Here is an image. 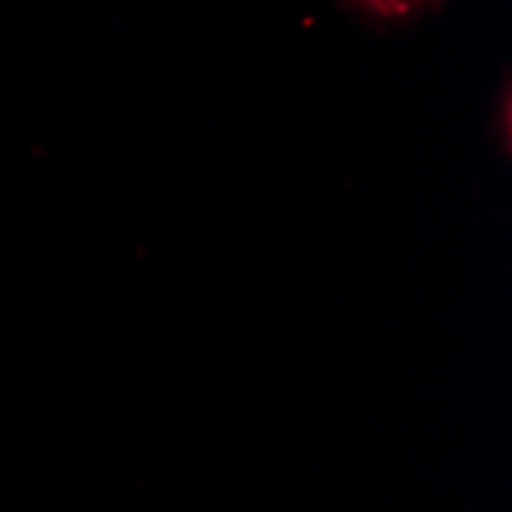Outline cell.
<instances>
[{
	"mask_svg": "<svg viewBox=\"0 0 512 512\" xmlns=\"http://www.w3.org/2000/svg\"><path fill=\"white\" fill-rule=\"evenodd\" d=\"M408 4H424V0H408Z\"/></svg>",
	"mask_w": 512,
	"mask_h": 512,
	"instance_id": "7a4b0ae2",
	"label": "cell"
},
{
	"mask_svg": "<svg viewBox=\"0 0 512 512\" xmlns=\"http://www.w3.org/2000/svg\"><path fill=\"white\" fill-rule=\"evenodd\" d=\"M362 4L384 13V16H399V13L408 10V0H362Z\"/></svg>",
	"mask_w": 512,
	"mask_h": 512,
	"instance_id": "6da1fadb",
	"label": "cell"
}]
</instances>
